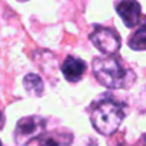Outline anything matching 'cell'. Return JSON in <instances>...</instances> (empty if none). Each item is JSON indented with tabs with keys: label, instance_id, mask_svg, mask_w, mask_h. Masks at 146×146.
Segmentation results:
<instances>
[{
	"label": "cell",
	"instance_id": "obj_2",
	"mask_svg": "<svg viewBox=\"0 0 146 146\" xmlns=\"http://www.w3.org/2000/svg\"><path fill=\"white\" fill-rule=\"evenodd\" d=\"M90 119L100 135H113L125 119V106L113 99H102L93 106Z\"/></svg>",
	"mask_w": 146,
	"mask_h": 146
},
{
	"label": "cell",
	"instance_id": "obj_4",
	"mask_svg": "<svg viewBox=\"0 0 146 146\" xmlns=\"http://www.w3.org/2000/svg\"><path fill=\"white\" fill-rule=\"evenodd\" d=\"M89 39L95 44V47L105 54H115L120 49L119 35L109 27H96L90 33Z\"/></svg>",
	"mask_w": 146,
	"mask_h": 146
},
{
	"label": "cell",
	"instance_id": "obj_6",
	"mask_svg": "<svg viewBox=\"0 0 146 146\" xmlns=\"http://www.w3.org/2000/svg\"><path fill=\"white\" fill-rule=\"evenodd\" d=\"M86 72V63L75 56H67L62 63V73L69 82H79Z\"/></svg>",
	"mask_w": 146,
	"mask_h": 146
},
{
	"label": "cell",
	"instance_id": "obj_1",
	"mask_svg": "<svg viewBox=\"0 0 146 146\" xmlns=\"http://www.w3.org/2000/svg\"><path fill=\"white\" fill-rule=\"evenodd\" d=\"M92 70L98 82L108 89H122L129 85L127 80H133L129 79L130 72L112 54L93 59Z\"/></svg>",
	"mask_w": 146,
	"mask_h": 146
},
{
	"label": "cell",
	"instance_id": "obj_5",
	"mask_svg": "<svg viewBox=\"0 0 146 146\" xmlns=\"http://www.w3.org/2000/svg\"><path fill=\"white\" fill-rule=\"evenodd\" d=\"M116 12L120 16V19L125 22L126 27H135L140 23L142 17V9L136 0H122L116 6Z\"/></svg>",
	"mask_w": 146,
	"mask_h": 146
},
{
	"label": "cell",
	"instance_id": "obj_8",
	"mask_svg": "<svg viewBox=\"0 0 146 146\" xmlns=\"http://www.w3.org/2000/svg\"><path fill=\"white\" fill-rule=\"evenodd\" d=\"M72 142L70 133H50L40 139L39 146H69Z\"/></svg>",
	"mask_w": 146,
	"mask_h": 146
},
{
	"label": "cell",
	"instance_id": "obj_10",
	"mask_svg": "<svg viewBox=\"0 0 146 146\" xmlns=\"http://www.w3.org/2000/svg\"><path fill=\"white\" fill-rule=\"evenodd\" d=\"M2 120H3V115H2V112H0V123H2Z\"/></svg>",
	"mask_w": 146,
	"mask_h": 146
},
{
	"label": "cell",
	"instance_id": "obj_7",
	"mask_svg": "<svg viewBox=\"0 0 146 146\" xmlns=\"http://www.w3.org/2000/svg\"><path fill=\"white\" fill-rule=\"evenodd\" d=\"M23 86L27 90V93L32 96H42L43 90H44V85H43L42 78L39 75H35V73H29V75L25 76Z\"/></svg>",
	"mask_w": 146,
	"mask_h": 146
},
{
	"label": "cell",
	"instance_id": "obj_9",
	"mask_svg": "<svg viewBox=\"0 0 146 146\" xmlns=\"http://www.w3.org/2000/svg\"><path fill=\"white\" fill-rule=\"evenodd\" d=\"M129 46L133 50L143 52L146 47V30H145V23L140 22L137 30L129 37Z\"/></svg>",
	"mask_w": 146,
	"mask_h": 146
},
{
	"label": "cell",
	"instance_id": "obj_12",
	"mask_svg": "<svg viewBox=\"0 0 146 146\" xmlns=\"http://www.w3.org/2000/svg\"><path fill=\"white\" fill-rule=\"evenodd\" d=\"M0 146H3V145H2V142H0Z\"/></svg>",
	"mask_w": 146,
	"mask_h": 146
},
{
	"label": "cell",
	"instance_id": "obj_11",
	"mask_svg": "<svg viewBox=\"0 0 146 146\" xmlns=\"http://www.w3.org/2000/svg\"><path fill=\"white\" fill-rule=\"evenodd\" d=\"M19 2H27V0H19Z\"/></svg>",
	"mask_w": 146,
	"mask_h": 146
},
{
	"label": "cell",
	"instance_id": "obj_3",
	"mask_svg": "<svg viewBox=\"0 0 146 146\" xmlns=\"http://www.w3.org/2000/svg\"><path fill=\"white\" fill-rule=\"evenodd\" d=\"M46 129V120L40 116H26L22 117L15 127V142L19 146H26L32 140L39 139Z\"/></svg>",
	"mask_w": 146,
	"mask_h": 146
}]
</instances>
